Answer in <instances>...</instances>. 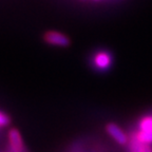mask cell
<instances>
[{
	"instance_id": "obj_5",
	"label": "cell",
	"mask_w": 152,
	"mask_h": 152,
	"mask_svg": "<svg viewBox=\"0 0 152 152\" xmlns=\"http://www.w3.org/2000/svg\"><path fill=\"white\" fill-rule=\"evenodd\" d=\"M127 145H128L129 152H152L151 145L138 140L134 134L129 138Z\"/></svg>"
},
{
	"instance_id": "obj_4",
	"label": "cell",
	"mask_w": 152,
	"mask_h": 152,
	"mask_svg": "<svg viewBox=\"0 0 152 152\" xmlns=\"http://www.w3.org/2000/svg\"><path fill=\"white\" fill-rule=\"evenodd\" d=\"M43 38H45V42H48L49 45H56V47H66L70 43L69 38L59 32H47Z\"/></svg>"
},
{
	"instance_id": "obj_8",
	"label": "cell",
	"mask_w": 152,
	"mask_h": 152,
	"mask_svg": "<svg viewBox=\"0 0 152 152\" xmlns=\"http://www.w3.org/2000/svg\"><path fill=\"white\" fill-rule=\"evenodd\" d=\"M9 123H10L9 116H7V114L3 113V112L0 111V128H1V127L7 126Z\"/></svg>"
},
{
	"instance_id": "obj_6",
	"label": "cell",
	"mask_w": 152,
	"mask_h": 152,
	"mask_svg": "<svg viewBox=\"0 0 152 152\" xmlns=\"http://www.w3.org/2000/svg\"><path fill=\"white\" fill-rule=\"evenodd\" d=\"M138 130L150 131L152 130V115H146L138 121Z\"/></svg>"
},
{
	"instance_id": "obj_1",
	"label": "cell",
	"mask_w": 152,
	"mask_h": 152,
	"mask_svg": "<svg viewBox=\"0 0 152 152\" xmlns=\"http://www.w3.org/2000/svg\"><path fill=\"white\" fill-rule=\"evenodd\" d=\"M113 57L108 51H99L95 53L93 57V66L99 71H106L111 66Z\"/></svg>"
},
{
	"instance_id": "obj_7",
	"label": "cell",
	"mask_w": 152,
	"mask_h": 152,
	"mask_svg": "<svg viewBox=\"0 0 152 152\" xmlns=\"http://www.w3.org/2000/svg\"><path fill=\"white\" fill-rule=\"evenodd\" d=\"M136 136L138 140L142 142H146V144H152V130L150 131H140L138 130L137 132L134 134Z\"/></svg>"
},
{
	"instance_id": "obj_3",
	"label": "cell",
	"mask_w": 152,
	"mask_h": 152,
	"mask_svg": "<svg viewBox=\"0 0 152 152\" xmlns=\"http://www.w3.org/2000/svg\"><path fill=\"white\" fill-rule=\"evenodd\" d=\"M9 152H26L20 133L16 129H11L9 131Z\"/></svg>"
},
{
	"instance_id": "obj_2",
	"label": "cell",
	"mask_w": 152,
	"mask_h": 152,
	"mask_svg": "<svg viewBox=\"0 0 152 152\" xmlns=\"http://www.w3.org/2000/svg\"><path fill=\"white\" fill-rule=\"evenodd\" d=\"M106 130H107L108 134L113 138L117 144L119 145H127L128 144L129 137L127 135L125 131L121 128L119 126H117L116 124L110 123L106 127Z\"/></svg>"
}]
</instances>
